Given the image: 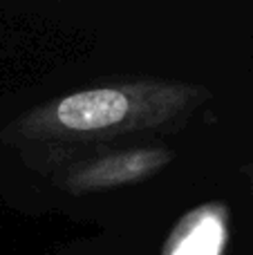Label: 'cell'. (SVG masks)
Masks as SVG:
<instances>
[{"mask_svg": "<svg viewBox=\"0 0 253 255\" xmlns=\"http://www.w3.org/2000/svg\"><path fill=\"white\" fill-rule=\"evenodd\" d=\"M229 235V206L224 202H206L179 217L161 247V255H224Z\"/></svg>", "mask_w": 253, "mask_h": 255, "instance_id": "3957f363", "label": "cell"}, {"mask_svg": "<svg viewBox=\"0 0 253 255\" xmlns=\"http://www.w3.org/2000/svg\"><path fill=\"white\" fill-rule=\"evenodd\" d=\"M251 184H253V175H251Z\"/></svg>", "mask_w": 253, "mask_h": 255, "instance_id": "277c9868", "label": "cell"}, {"mask_svg": "<svg viewBox=\"0 0 253 255\" xmlns=\"http://www.w3.org/2000/svg\"><path fill=\"white\" fill-rule=\"evenodd\" d=\"M173 161V152L166 148H132L121 152L90 159L67 175L65 186L72 193L121 188L150 179Z\"/></svg>", "mask_w": 253, "mask_h": 255, "instance_id": "7a4b0ae2", "label": "cell"}, {"mask_svg": "<svg viewBox=\"0 0 253 255\" xmlns=\"http://www.w3.org/2000/svg\"><path fill=\"white\" fill-rule=\"evenodd\" d=\"M209 99L204 85L179 81H126L58 97L9 126V134L34 143H85L152 130L188 117Z\"/></svg>", "mask_w": 253, "mask_h": 255, "instance_id": "6da1fadb", "label": "cell"}]
</instances>
